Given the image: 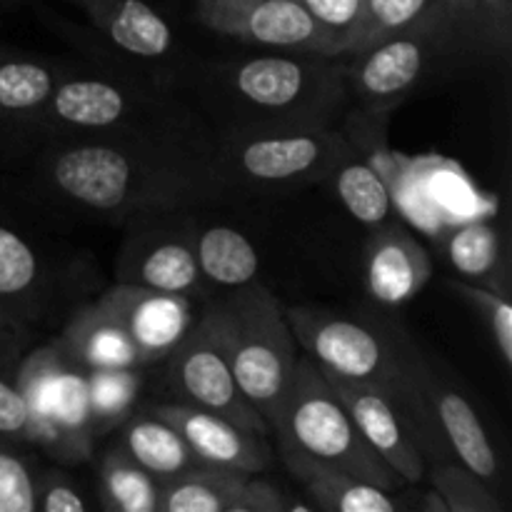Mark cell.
I'll list each match as a JSON object with an SVG mask.
<instances>
[{"label": "cell", "instance_id": "obj_1", "mask_svg": "<svg viewBox=\"0 0 512 512\" xmlns=\"http://www.w3.org/2000/svg\"><path fill=\"white\" fill-rule=\"evenodd\" d=\"M210 133L193 123L45 143L40 183L63 203L110 220L160 208H193L213 198L208 175Z\"/></svg>", "mask_w": 512, "mask_h": 512}, {"label": "cell", "instance_id": "obj_2", "mask_svg": "<svg viewBox=\"0 0 512 512\" xmlns=\"http://www.w3.org/2000/svg\"><path fill=\"white\" fill-rule=\"evenodd\" d=\"M200 98L215 133L280 128H335L350 113L345 63L335 55L258 50L208 63Z\"/></svg>", "mask_w": 512, "mask_h": 512}, {"label": "cell", "instance_id": "obj_3", "mask_svg": "<svg viewBox=\"0 0 512 512\" xmlns=\"http://www.w3.org/2000/svg\"><path fill=\"white\" fill-rule=\"evenodd\" d=\"M348 150L340 125L210 133L208 175L213 193H278L325 183Z\"/></svg>", "mask_w": 512, "mask_h": 512}, {"label": "cell", "instance_id": "obj_4", "mask_svg": "<svg viewBox=\"0 0 512 512\" xmlns=\"http://www.w3.org/2000/svg\"><path fill=\"white\" fill-rule=\"evenodd\" d=\"M270 433L275 445L298 450L315 463L393 493L405 488L403 478L365 443L343 400L308 355H298Z\"/></svg>", "mask_w": 512, "mask_h": 512}, {"label": "cell", "instance_id": "obj_5", "mask_svg": "<svg viewBox=\"0 0 512 512\" xmlns=\"http://www.w3.org/2000/svg\"><path fill=\"white\" fill-rule=\"evenodd\" d=\"M298 348L323 375L375 383L405 395L408 353L415 343L403 328L370 313L295 305L283 308Z\"/></svg>", "mask_w": 512, "mask_h": 512}, {"label": "cell", "instance_id": "obj_6", "mask_svg": "<svg viewBox=\"0 0 512 512\" xmlns=\"http://www.w3.org/2000/svg\"><path fill=\"white\" fill-rule=\"evenodd\" d=\"M220 310L240 393L270 428L300 355L283 305L255 280L220 295Z\"/></svg>", "mask_w": 512, "mask_h": 512}, {"label": "cell", "instance_id": "obj_7", "mask_svg": "<svg viewBox=\"0 0 512 512\" xmlns=\"http://www.w3.org/2000/svg\"><path fill=\"white\" fill-rule=\"evenodd\" d=\"M183 120H188L185 113L148 90L95 75H63L40 110L35 133L43 135L45 143H58L165 128Z\"/></svg>", "mask_w": 512, "mask_h": 512}, {"label": "cell", "instance_id": "obj_8", "mask_svg": "<svg viewBox=\"0 0 512 512\" xmlns=\"http://www.w3.org/2000/svg\"><path fill=\"white\" fill-rule=\"evenodd\" d=\"M443 60H453L435 18L423 28L393 35L360 53L343 55L345 83L355 113L388 120L400 103L418 93Z\"/></svg>", "mask_w": 512, "mask_h": 512}, {"label": "cell", "instance_id": "obj_9", "mask_svg": "<svg viewBox=\"0 0 512 512\" xmlns=\"http://www.w3.org/2000/svg\"><path fill=\"white\" fill-rule=\"evenodd\" d=\"M168 383L183 403L223 415L255 433H270L263 415L245 400L233 375L220 298L200 308L190 333L168 358Z\"/></svg>", "mask_w": 512, "mask_h": 512}, {"label": "cell", "instance_id": "obj_10", "mask_svg": "<svg viewBox=\"0 0 512 512\" xmlns=\"http://www.w3.org/2000/svg\"><path fill=\"white\" fill-rule=\"evenodd\" d=\"M193 208H160L130 215L120 245L115 283L145 285L180 295H205L203 275L195 258Z\"/></svg>", "mask_w": 512, "mask_h": 512}, {"label": "cell", "instance_id": "obj_11", "mask_svg": "<svg viewBox=\"0 0 512 512\" xmlns=\"http://www.w3.org/2000/svg\"><path fill=\"white\" fill-rule=\"evenodd\" d=\"M198 18L213 33L258 50L343 58V45L298 0H198Z\"/></svg>", "mask_w": 512, "mask_h": 512}, {"label": "cell", "instance_id": "obj_12", "mask_svg": "<svg viewBox=\"0 0 512 512\" xmlns=\"http://www.w3.org/2000/svg\"><path fill=\"white\" fill-rule=\"evenodd\" d=\"M365 443L403 478L418 485L428 478V445L413 408L400 390L375 383H353L325 375Z\"/></svg>", "mask_w": 512, "mask_h": 512}, {"label": "cell", "instance_id": "obj_13", "mask_svg": "<svg viewBox=\"0 0 512 512\" xmlns=\"http://www.w3.org/2000/svg\"><path fill=\"white\" fill-rule=\"evenodd\" d=\"M98 303L125 330L143 368L168 360L200 315L193 295L130 283H115L100 295Z\"/></svg>", "mask_w": 512, "mask_h": 512}, {"label": "cell", "instance_id": "obj_14", "mask_svg": "<svg viewBox=\"0 0 512 512\" xmlns=\"http://www.w3.org/2000/svg\"><path fill=\"white\" fill-rule=\"evenodd\" d=\"M150 410L168 420L183 435L200 463L238 470L245 475H258L270 468L273 455H270L263 433H255L223 415L195 408L183 400L150 405Z\"/></svg>", "mask_w": 512, "mask_h": 512}, {"label": "cell", "instance_id": "obj_15", "mask_svg": "<svg viewBox=\"0 0 512 512\" xmlns=\"http://www.w3.org/2000/svg\"><path fill=\"white\" fill-rule=\"evenodd\" d=\"M433 260L418 238L400 223L370 228L365 243V288L383 308L410 303L428 285Z\"/></svg>", "mask_w": 512, "mask_h": 512}, {"label": "cell", "instance_id": "obj_16", "mask_svg": "<svg viewBox=\"0 0 512 512\" xmlns=\"http://www.w3.org/2000/svg\"><path fill=\"white\" fill-rule=\"evenodd\" d=\"M450 58H490L510 50V0H440L435 15Z\"/></svg>", "mask_w": 512, "mask_h": 512}, {"label": "cell", "instance_id": "obj_17", "mask_svg": "<svg viewBox=\"0 0 512 512\" xmlns=\"http://www.w3.org/2000/svg\"><path fill=\"white\" fill-rule=\"evenodd\" d=\"M278 453L315 508L325 512H400L405 508L393 490H383L323 463H315L285 445H278Z\"/></svg>", "mask_w": 512, "mask_h": 512}, {"label": "cell", "instance_id": "obj_18", "mask_svg": "<svg viewBox=\"0 0 512 512\" xmlns=\"http://www.w3.org/2000/svg\"><path fill=\"white\" fill-rule=\"evenodd\" d=\"M55 340L63 353L85 370L143 368L135 345L98 300L75 310Z\"/></svg>", "mask_w": 512, "mask_h": 512}, {"label": "cell", "instance_id": "obj_19", "mask_svg": "<svg viewBox=\"0 0 512 512\" xmlns=\"http://www.w3.org/2000/svg\"><path fill=\"white\" fill-rule=\"evenodd\" d=\"M95 28L123 53L135 58H165L173 48V28L145 0H85Z\"/></svg>", "mask_w": 512, "mask_h": 512}, {"label": "cell", "instance_id": "obj_20", "mask_svg": "<svg viewBox=\"0 0 512 512\" xmlns=\"http://www.w3.org/2000/svg\"><path fill=\"white\" fill-rule=\"evenodd\" d=\"M63 75L50 60L0 48V128L35 133L40 110Z\"/></svg>", "mask_w": 512, "mask_h": 512}, {"label": "cell", "instance_id": "obj_21", "mask_svg": "<svg viewBox=\"0 0 512 512\" xmlns=\"http://www.w3.org/2000/svg\"><path fill=\"white\" fill-rule=\"evenodd\" d=\"M118 445L158 483H165L200 463L183 435L150 408L133 413L120 425Z\"/></svg>", "mask_w": 512, "mask_h": 512}, {"label": "cell", "instance_id": "obj_22", "mask_svg": "<svg viewBox=\"0 0 512 512\" xmlns=\"http://www.w3.org/2000/svg\"><path fill=\"white\" fill-rule=\"evenodd\" d=\"M443 253L460 280L485 285L508 295V258L498 225L468 220L455 225L443 240Z\"/></svg>", "mask_w": 512, "mask_h": 512}, {"label": "cell", "instance_id": "obj_23", "mask_svg": "<svg viewBox=\"0 0 512 512\" xmlns=\"http://www.w3.org/2000/svg\"><path fill=\"white\" fill-rule=\"evenodd\" d=\"M195 258L208 288L235 290L258 280V250L240 230L228 225L195 228Z\"/></svg>", "mask_w": 512, "mask_h": 512}, {"label": "cell", "instance_id": "obj_24", "mask_svg": "<svg viewBox=\"0 0 512 512\" xmlns=\"http://www.w3.org/2000/svg\"><path fill=\"white\" fill-rule=\"evenodd\" d=\"M248 475L198 463L160 483L158 512H233Z\"/></svg>", "mask_w": 512, "mask_h": 512}, {"label": "cell", "instance_id": "obj_25", "mask_svg": "<svg viewBox=\"0 0 512 512\" xmlns=\"http://www.w3.org/2000/svg\"><path fill=\"white\" fill-rule=\"evenodd\" d=\"M328 180L333 183L335 195H338L343 208L350 213V218L358 220L360 225L375 228V225L390 220V213H393V193H390L383 175L353 145L338 160V165L328 175Z\"/></svg>", "mask_w": 512, "mask_h": 512}, {"label": "cell", "instance_id": "obj_26", "mask_svg": "<svg viewBox=\"0 0 512 512\" xmlns=\"http://www.w3.org/2000/svg\"><path fill=\"white\" fill-rule=\"evenodd\" d=\"M43 280L38 250L0 218V300L28 320L43 298Z\"/></svg>", "mask_w": 512, "mask_h": 512}, {"label": "cell", "instance_id": "obj_27", "mask_svg": "<svg viewBox=\"0 0 512 512\" xmlns=\"http://www.w3.org/2000/svg\"><path fill=\"white\" fill-rule=\"evenodd\" d=\"M100 505L108 512H158L160 483L120 445L105 450L98 465Z\"/></svg>", "mask_w": 512, "mask_h": 512}, {"label": "cell", "instance_id": "obj_28", "mask_svg": "<svg viewBox=\"0 0 512 512\" xmlns=\"http://www.w3.org/2000/svg\"><path fill=\"white\" fill-rule=\"evenodd\" d=\"M145 368H115L88 370V400H90V430L95 438L118 430L130 415L143 390Z\"/></svg>", "mask_w": 512, "mask_h": 512}, {"label": "cell", "instance_id": "obj_29", "mask_svg": "<svg viewBox=\"0 0 512 512\" xmlns=\"http://www.w3.org/2000/svg\"><path fill=\"white\" fill-rule=\"evenodd\" d=\"M440 0H363V15L348 53L353 55L393 35L423 28L438 15Z\"/></svg>", "mask_w": 512, "mask_h": 512}, {"label": "cell", "instance_id": "obj_30", "mask_svg": "<svg viewBox=\"0 0 512 512\" xmlns=\"http://www.w3.org/2000/svg\"><path fill=\"white\" fill-rule=\"evenodd\" d=\"M428 478L448 512H505L498 493L458 460L430 465Z\"/></svg>", "mask_w": 512, "mask_h": 512}, {"label": "cell", "instance_id": "obj_31", "mask_svg": "<svg viewBox=\"0 0 512 512\" xmlns=\"http://www.w3.org/2000/svg\"><path fill=\"white\" fill-rule=\"evenodd\" d=\"M450 290L458 293L470 308L478 310L480 320H483L490 338H493L500 360L505 363V368H512V305L508 295L460 278L450 280Z\"/></svg>", "mask_w": 512, "mask_h": 512}, {"label": "cell", "instance_id": "obj_32", "mask_svg": "<svg viewBox=\"0 0 512 512\" xmlns=\"http://www.w3.org/2000/svg\"><path fill=\"white\" fill-rule=\"evenodd\" d=\"M23 448L0 438V512H35V473Z\"/></svg>", "mask_w": 512, "mask_h": 512}, {"label": "cell", "instance_id": "obj_33", "mask_svg": "<svg viewBox=\"0 0 512 512\" xmlns=\"http://www.w3.org/2000/svg\"><path fill=\"white\" fill-rule=\"evenodd\" d=\"M15 365L18 363L0 358V438L33 448L30 413L18 388V380H15Z\"/></svg>", "mask_w": 512, "mask_h": 512}, {"label": "cell", "instance_id": "obj_34", "mask_svg": "<svg viewBox=\"0 0 512 512\" xmlns=\"http://www.w3.org/2000/svg\"><path fill=\"white\" fill-rule=\"evenodd\" d=\"M88 500L68 473L58 468L35 473V512H85Z\"/></svg>", "mask_w": 512, "mask_h": 512}, {"label": "cell", "instance_id": "obj_35", "mask_svg": "<svg viewBox=\"0 0 512 512\" xmlns=\"http://www.w3.org/2000/svg\"><path fill=\"white\" fill-rule=\"evenodd\" d=\"M330 35L343 45V55L348 53L353 35L363 15V0H298Z\"/></svg>", "mask_w": 512, "mask_h": 512}, {"label": "cell", "instance_id": "obj_36", "mask_svg": "<svg viewBox=\"0 0 512 512\" xmlns=\"http://www.w3.org/2000/svg\"><path fill=\"white\" fill-rule=\"evenodd\" d=\"M290 510V503L285 500L283 490L278 485L260 480L255 475H248L235 498L233 512H285Z\"/></svg>", "mask_w": 512, "mask_h": 512}, {"label": "cell", "instance_id": "obj_37", "mask_svg": "<svg viewBox=\"0 0 512 512\" xmlns=\"http://www.w3.org/2000/svg\"><path fill=\"white\" fill-rule=\"evenodd\" d=\"M28 320L0 300V358L18 363L28 345Z\"/></svg>", "mask_w": 512, "mask_h": 512}, {"label": "cell", "instance_id": "obj_38", "mask_svg": "<svg viewBox=\"0 0 512 512\" xmlns=\"http://www.w3.org/2000/svg\"><path fill=\"white\" fill-rule=\"evenodd\" d=\"M420 510H428V512H448V508H445V500L440 498L438 490H430V493H423V498H420L418 503Z\"/></svg>", "mask_w": 512, "mask_h": 512}, {"label": "cell", "instance_id": "obj_39", "mask_svg": "<svg viewBox=\"0 0 512 512\" xmlns=\"http://www.w3.org/2000/svg\"><path fill=\"white\" fill-rule=\"evenodd\" d=\"M78 3H85V0H78Z\"/></svg>", "mask_w": 512, "mask_h": 512}]
</instances>
